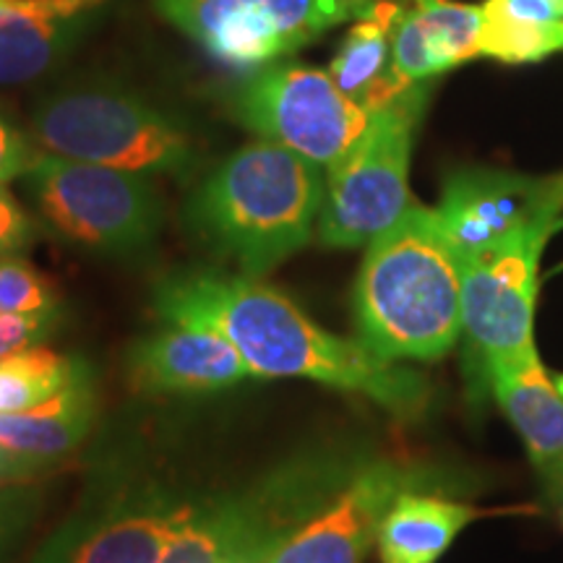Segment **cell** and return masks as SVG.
Here are the masks:
<instances>
[{
  "mask_svg": "<svg viewBox=\"0 0 563 563\" xmlns=\"http://www.w3.org/2000/svg\"><path fill=\"white\" fill-rule=\"evenodd\" d=\"M152 308L165 323L222 334L256 378H308L363 394L402 420L418 418L431 399L420 373L327 332L264 279L217 266L178 269L154 285Z\"/></svg>",
  "mask_w": 563,
  "mask_h": 563,
  "instance_id": "cell-1",
  "label": "cell"
},
{
  "mask_svg": "<svg viewBox=\"0 0 563 563\" xmlns=\"http://www.w3.org/2000/svg\"><path fill=\"white\" fill-rule=\"evenodd\" d=\"M323 167L272 141H253L209 173L186 224L211 256L262 279L306 249L323 207Z\"/></svg>",
  "mask_w": 563,
  "mask_h": 563,
  "instance_id": "cell-2",
  "label": "cell"
},
{
  "mask_svg": "<svg viewBox=\"0 0 563 563\" xmlns=\"http://www.w3.org/2000/svg\"><path fill=\"white\" fill-rule=\"evenodd\" d=\"M357 342L384 361H439L462 336V258L439 211L410 209L373 238L355 285Z\"/></svg>",
  "mask_w": 563,
  "mask_h": 563,
  "instance_id": "cell-3",
  "label": "cell"
},
{
  "mask_svg": "<svg viewBox=\"0 0 563 563\" xmlns=\"http://www.w3.org/2000/svg\"><path fill=\"white\" fill-rule=\"evenodd\" d=\"M40 152L139 175L186 180L199 152L183 125L118 84H76L42 97L32 112Z\"/></svg>",
  "mask_w": 563,
  "mask_h": 563,
  "instance_id": "cell-4",
  "label": "cell"
},
{
  "mask_svg": "<svg viewBox=\"0 0 563 563\" xmlns=\"http://www.w3.org/2000/svg\"><path fill=\"white\" fill-rule=\"evenodd\" d=\"M428 102L426 81L371 112L368 129L329 167L316 235L329 249H361L410 209L415 131Z\"/></svg>",
  "mask_w": 563,
  "mask_h": 563,
  "instance_id": "cell-5",
  "label": "cell"
},
{
  "mask_svg": "<svg viewBox=\"0 0 563 563\" xmlns=\"http://www.w3.org/2000/svg\"><path fill=\"white\" fill-rule=\"evenodd\" d=\"M24 180L53 232L104 256L150 249L165 220V203L150 175L40 152Z\"/></svg>",
  "mask_w": 563,
  "mask_h": 563,
  "instance_id": "cell-6",
  "label": "cell"
},
{
  "mask_svg": "<svg viewBox=\"0 0 563 563\" xmlns=\"http://www.w3.org/2000/svg\"><path fill=\"white\" fill-rule=\"evenodd\" d=\"M334 464H287L256 488L201 498L159 563H235L269 553L340 490Z\"/></svg>",
  "mask_w": 563,
  "mask_h": 563,
  "instance_id": "cell-7",
  "label": "cell"
},
{
  "mask_svg": "<svg viewBox=\"0 0 563 563\" xmlns=\"http://www.w3.org/2000/svg\"><path fill=\"white\" fill-rule=\"evenodd\" d=\"M376 0H154L157 11L217 60L269 66L342 21L361 19Z\"/></svg>",
  "mask_w": 563,
  "mask_h": 563,
  "instance_id": "cell-8",
  "label": "cell"
},
{
  "mask_svg": "<svg viewBox=\"0 0 563 563\" xmlns=\"http://www.w3.org/2000/svg\"><path fill=\"white\" fill-rule=\"evenodd\" d=\"M235 115L258 139L332 167L368 129L371 112L336 87L329 70L264 66L235 95Z\"/></svg>",
  "mask_w": 563,
  "mask_h": 563,
  "instance_id": "cell-9",
  "label": "cell"
},
{
  "mask_svg": "<svg viewBox=\"0 0 563 563\" xmlns=\"http://www.w3.org/2000/svg\"><path fill=\"white\" fill-rule=\"evenodd\" d=\"M548 235L462 258V334L483 376L538 357L532 336L538 266Z\"/></svg>",
  "mask_w": 563,
  "mask_h": 563,
  "instance_id": "cell-10",
  "label": "cell"
},
{
  "mask_svg": "<svg viewBox=\"0 0 563 563\" xmlns=\"http://www.w3.org/2000/svg\"><path fill=\"white\" fill-rule=\"evenodd\" d=\"M194 504L157 483L123 485L81 506L30 563H159Z\"/></svg>",
  "mask_w": 563,
  "mask_h": 563,
  "instance_id": "cell-11",
  "label": "cell"
},
{
  "mask_svg": "<svg viewBox=\"0 0 563 563\" xmlns=\"http://www.w3.org/2000/svg\"><path fill=\"white\" fill-rule=\"evenodd\" d=\"M439 220L460 258L561 230L555 178L504 170H460L443 186Z\"/></svg>",
  "mask_w": 563,
  "mask_h": 563,
  "instance_id": "cell-12",
  "label": "cell"
},
{
  "mask_svg": "<svg viewBox=\"0 0 563 563\" xmlns=\"http://www.w3.org/2000/svg\"><path fill=\"white\" fill-rule=\"evenodd\" d=\"M420 475L391 462L365 464L308 522L274 548L269 563H365L386 511Z\"/></svg>",
  "mask_w": 563,
  "mask_h": 563,
  "instance_id": "cell-13",
  "label": "cell"
},
{
  "mask_svg": "<svg viewBox=\"0 0 563 563\" xmlns=\"http://www.w3.org/2000/svg\"><path fill=\"white\" fill-rule=\"evenodd\" d=\"M129 371L139 389L154 394L222 391L256 378L230 340L183 323H165L133 344Z\"/></svg>",
  "mask_w": 563,
  "mask_h": 563,
  "instance_id": "cell-14",
  "label": "cell"
},
{
  "mask_svg": "<svg viewBox=\"0 0 563 563\" xmlns=\"http://www.w3.org/2000/svg\"><path fill=\"white\" fill-rule=\"evenodd\" d=\"M108 5L110 0H0V87L51 74Z\"/></svg>",
  "mask_w": 563,
  "mask_h": 563,
  "instance_id": "cell-15",
  "label": "cell"
},
{
  "mask_svg": "<svg viewBox=\"0 0 563 563\" xmlns=\"http://www.w3.org/2000/svg\"><path fill=\"white\" fill-rule=\"evenodd\" d=\"M481 5L456 0H399L391 21V68L407 87L481 55Z\"/></svg>",
  "mask_w": 563,
  "mask_h": 563,
  "instance_id": "cell-16",
  "label": "cell"
},
{
  "mask_svg": "<svg viewBox=\"0 0 563 563\" xmlns=\"http://www.w3.org/2000/svg\"><path fill=\"white\" fill-rule=\"evenodd\" d=\"M485 382L496 394L517 433L522 435L538 473L563 496V394L540 363V355L519 365H504Z\"/></svg>",
  "mask_w": 563,
  "mask_h": 563,
  "instance_id": "cell-17",
  "label": "cell"
},
{
  "mask_svg": "<svg viewBox=\"0 0 563 563\" xmlns=\"http://www.w3.org/2000/svg\"><path fill=\"white\" fill-rule=\"evenodd\" d=\"M483 514L435 493H399L378 530V563H439L456 534Z\"/></svg>",
  "mask_w": 563,
  "mask_h": 563,
  "instance_id": "cell-18",
  "label": "cell"
},
{
  "mask_svg": "<svg viewBox=\"0 0 563 563\" xmlns=\"http://www.w3.org/2000/svg\"><path fill=\"white\" fill-rule=\"evenodd\" d=\"M397 9L399 0H376L365 16L355 19L329 66L336 87L368 112L386 108L412 89L391 68V21Z\"/></svg>",
  "mask_w": 563,
  "mask_h": 563,
  "instance_id": "cell-19",
  "label": "cell"
},
{
  "mask_svg": "<svg viewBox=\"0 0 563 563\" xmlns=\"http://www.w3.org/2000/svg\"><path fill=\"white\" fill-rule=\"evenodd\" d=\"M95 412V378L89 373L32 410L0 412V446L60 462L87 439Z\"/></svg>",
  "mask_w": 563,
  "mask_h": 563,
  "instance_id": "cell-20",
  "label": "cell"
},
{
  "mask_svg": "<svg viewBox=\"0 0 563 563\" xmlns=\"http://www.w3.org/2000/svg\"><path fill=\"white\" fill-rule=\"evenodd\" d=\"M79 357L60 355L51 347H30L0 361V412H24L89 376Z\"/></svg>",
  "mask_w": 563,
  "mask_h": 563,
  "instance_id": "cell-21",
  "label": "cell"
},
{
  "mask_svg": "<svg viewBox=\"0 0 563 563\" xmlns=\"http://www.w3.org/2000/svg\"><path fill=\"white\" fill-rule=\"evenodd\" d=\"M481 9V55L504 63H532L563 51V19L525 21L506 16L488 3H483Z\"/></svg>",
  "mask_w": 563,
  "mask_h": 563,
  "instance_id": "cell-22",
  "label": "cell"
},
{
  "mask_svg": "<svg viewBox=\"0 0 563 563\" xmlns=\"http://www.w3.org/2000/svg\"><path fill=\"white\" fill-rule=\"evenodd\" d=\"M58 298L45 274L19 256L0 258V316L55 311Z\"/></svg>",
  "mask_w": 563,
  "mask_h": 563,
  "instance_id": "cell-23",
  "label": "cell"
},
{
  "mask_svg": "<svg viewBox=\"0 0 563 563\" xmlns=\"http://www.w3.org/2000/svg\"><path fill=\"white\" fill-rule=\"evenodd\" d=\"M42 493L34 483L0 485V563H9L37 522Z\"/></svg>",
  "mask_w": 563,
  "mask_h": 563,
  "instance_id": "cell-24",
  "label": "cell"
},
{
  "mask_svg": "<svg viewBox=\"0 0 563 563\" xmlns=\"http://www.w3.org/2000/svg\"><path fill=\"white\" fill-rule=\"evenodd\" d=\"M58 323V308L42 313L0 316V361L19 352L37 347Z\"/></svg>",
  "mask_w": 563,
  "mask_h": 563,
  "instance_id": "cell-25",
  "label": "cell"
},
{
  "mask_svg": "<svg viewBox=\"0 0 563 563\" xmlns=\"http://www.w3.org/2000/svg\"><path fill=\"white\" fill-rule=\"evenodd\" d=\"M37 157L40 150L32 144L30 136L0 112V186L24 178Z\"/></svg>",
  "mask_w": 563,
  "mask_h": 563,
  "instance_id": "cell-26",
  "label": "cell"
},
{
  "mask_svg": "<svg viewBox=\"0 0 563 563\" xmlns=\"http://www.w3.org/2000/svg\"><path fill=\"white\" fill-rule=\"evenodd\" d=\"M32 241V222L19 201L0 186V258L16 256Z\"/></svg>",
  "mask_w": 563,
  "mask_h": 563,
  "instance_id": "cell-27",
  "label": "cell"
},
{
  "mask_svg": "<svg viewBox=\"0 0 563 563\" xmlns=\"http://www.w3.org/2000/svg\"><path fill=\"white\" fill-rule=\"evenodd\" d=\"M51 460H40V456H26L16 454L11 449L0 446V485H13V483H34L37 477L55 470Z\"/></svg>",
  "mask_w": 563,
  "mask_h": 563,
  "instance_id": "cell-28",
  "label": "cell"
},
{
  "mask_svg": "<svg viewBox=\"0 0 563 563\" xmlns=\"http://www.w3.org/2000/svg\"><path fill=\"white\" fill-rule=\"evenodd\" d=\"M555 199H559V220L563 228V175H555Z\"/></svg>",
  "mask_w": 563,
  "mask_h": 563,
  "instance_id": "cell-29",
  "label": "cell"
},
{
  "mask_svg": "<svg viewBox=\"0 0 563 563\" xmlns=\"http://www.w3.org/2000/svg\"><path fill=\"white\" fill-rule=\"evenodd\" d=\"M235 563H269V553H253V555H245V559L235 561Z\"/></svg>",
  "mask_w": 563,
  "mask_h": 563,
  "instance_id": "cell-30",
  "label": "cell"
},
{
  "mask_svg": "<svg viewBox=\"0 0 563 563\" xmlns=\"http://www.w3.org/2000/svg\"><path fill=\"white\" fill-rule=\"evenodd\" d=\"M553 382H555V386H559V391L563 394V373L561 376H553Z\"/></svg>",
  "mask_w": 563,
  "mask_h": 563,
  "instance_id": "cell-31",
  "label": "cell"
},
{
  "mask_svg": "<svg viewBox=\"0 0 563 563\" xmlns=\"http://www.w3.org/2000/svg\"><path fill=\"white\" fill-rule=\"evenodd\" d=\"M551 3L555 5V11H559L561 16H563V0H551Z\"/></svg>",
  "mask_w": 563,
  "mask_h": 563,
  "instance_id": "cell-32",
  "label": "cell"
},
{
  "mask_svg": "<svg viewBox=\"0 0 563 563\" xmlns=\"http://www.w3.org/2000/svg\"><path fill=\"white\" fill-rule=\"evenodd\" d=\"M561 522H563V496H561Z\"/></svg>",
  "mask_w": 563,
  "mask_h": 563,
  "instance_id": "cell-33",
  "label": "cell"
}]
</instances>
